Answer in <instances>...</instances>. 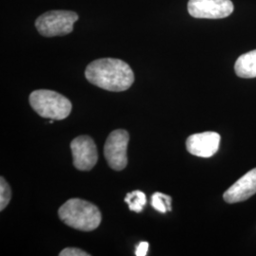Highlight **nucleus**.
<instances>
[{
  "label": "nucleus",
  "mask_w": 256,
  "mask_h": 256,
  "mask_svg": "<svg viewBox=\"0 0 256 256\" xmlns=\"http://www.w3.org/2000/svg\"><path fill=\"white\" fill-rule=\"evenodd\" d=\"M86 78L92 84L108 92H126L133 84L135 77L130 66L115 58H102L86 68Z\"/></svg>",
  "instance_id": "1"
},
{
  "label": "nucleus",
  "mask_w": 256,
  "mask_h": 256,
  "mask_svg": "<svg viewBox=\"0 0 256 256\" xmlns=\"http://www.w3.org/2000/svg\"><path fill=\"white\" fill-rule=\"evenodd\" d=\"M60 220L66 225L82 232L97 229L102 221V214L97 206L80 198H70L58 210Z\"/></svg>",
  "instance_id": "2"
},
{
  "label": "nucleus",
  "mask_w": 256,
  "mask_h": 256,
  "mask_svg": "<svg viewBox=\"0 0 256 256\" xmlns=\"http://www.w3.org/2000/svg\"><path fill=\"white\" fill-rule=\"evenodd\" d=\"M30 104L43 118L62 120L68 117L72 110L70 101L58 92L39 90L30 95Z\"/></svg>",
  "instance_id": "3"
},
{
  "label": "nucleus",
  "mask_w": 256,
  "mask_h": 256,
  "mask_svg": "<svg viewBox=\"0 0 256 256\" xmlns=\"http://www.w3.org/2000/svg\"><path fill=\"white\" fill-rule=\"evenodd\" d=\"M78 14L72 10H50L41 14L36 21L38 32L45 37L64 36L74 30Z\"/></svg>",
  "instance_id": "4"
},
{
  "label": "nucleus",
  "mask_w": 256,
  "mask_h": 256,
  "mask_svg": "<svg viewBox=\"0 0 256 256\" xmlns=\"http://www.w3.org/2000/svg\"><path fill=\"white\" fill-rule=\"evenodd\" d=\"M129 134L124 129H117L110 133L104 144V154L110 165L115 171H122L128 166V146Z\"/></svg>",
  "instance_id": "5"
},
{
  "label": "nucleus",
  "mask_w": 256,
  "mask_h": 256,
  "mask_svg": "<svg viewBox=\"0 0 256 256\" xmlns=\"http://www.w3.org/2000/svg\"><path fill=\"white\" fill-rule=\"evenodd\" d=\"M188 12L194 18H225L234 12V4L230 0H189Z\"/></svg>",
  "instance_id": "6"
},
{
  "label": "nucleus",
  "mask_w": 256,
  "mask_h": 256,
  "mask_svg": "<svg viewBox=\"0 0 256 256\" xmlns=\"http://www.w3.org/2000/svg\"><path fill=\"white\" fill-rule=\"evenodd\" d=\"M74 167L80 171H90L98 162L97 147L92 138L80 136L70 142Z\"/></svg>",
  "instance_id": "7"
},
{
  "label": "nucleus",
  "mask_w": 256,
  "mask_h": 256,
  "mask_svg": "<svg viewBox=\"0 0 256 256\" xmlns=\"http://www.w3.org/2000/svg\"><path fill=\"white\" fill-rule=\"evenodd\" d=\"M220 135L216 132L194 134L187 138L186 148L190 154L200 158H210L220 149Z\"/></svg>",
  "instance_id": "8"
},
{
  "label": "nucleus",
  "mask_w": 256,
  "mask_h": 256,
  "mask_svg": "<svg viewBox=\"0 0 256 256\" xmlns=\"http://www.w3.org/2000/svg\"><path fill=\"white\" fill-rule=\"evenodd\" d=\"M256 194V168L244 174L224 192V200L232 204L245 202Z\"/></svg>",
  "instance_id": "9"
},
{
  "label": "nucleus",
  "mask_w": 256,
  "mask_h": 256,
  "mask_svg": "<svg viewBox=\"0 0 256 256\" xmlns=\"http://www.w3.org/2000/svg\"><path fill=\"white\" fill-rule=\"evenodd\" d=\"M234 70L241 78H256V50L241 55L236 62Z\"/></svg>",
  "instance_id": "10"
},
{
  "label": "nucleus",
  "mask_w": 256,
  "mask_h": 256,
  "mask_svg": "<svg viewBox=\"0 0 256 256\" xmlns=\"http://www.w3.org/2000/svg\"><path fill=\"white\" fill-rule=\"evenodd\" d=\"M124 202L128 203L129 210L138 214L144 210L146 204V196L144 192L136 190L133 192H128L124 198Z\"/></svg>",
  "instance_id": "11"
},
{
  "label": "nucleus",
  "mask_w": 256,
  "mask_h": 256,
  "mask_svg": "<svg viewBox=\"0 0 256 256\" xmlns=\"http://www.w3.org/2000/svg\"><path fill=\"white\" fill-rule=\"evenodd\" d=\"M151 205L156 210L162 214H165L166 212H171L172 198L162 192H156L151 198Z\"/></svg>",
  "instance_id": "12"
},
{
  "label": "nucleus",
  "mask_w": 256,
  "mask_h": 256,
  "mask_svg": "<svg viewBox=\"0 0 256 256\" xmlns=\"http://www.w3.org/2000/svg\"><path fill=\"white\" fill-rule=\"evenodd\" d=\"M12 198V190L6 180L0 178V210H3L8 205Z\"/></svg>",
  "instance_id": "13"
},
{
  "label": "nucleus",
  "mask_w": 256,
  "mask_h": 256,
  "mask_svg": "<svg viewBox=\"0 0 256 256\" xmlns=\"http://www.w3.org/2000/svg\"><path fill=\"white\" fill-rule=\"evenodd\" d=\"M60 256H90V254L84 252L80 248H66L63 250L60 254Z\"/></svg>",
  "instance_id": "14"
},
{
  "label": "nucleus",
  "mask_w": 256,
  "mask_h": 256,
  "mask_svg": "<svg viewBox=\"0 0 256 256\" xmlns=\"http://www.w3.org/2000/svg\"><path fill=\"white\" fill-rule=\"evenodd\" d=\"M148 248H149V243H147V242H140L138 245L137 248H136L135 254L137 256H147Z\"/></svg>",
  "instance_id": "15"
}]
</instances>
